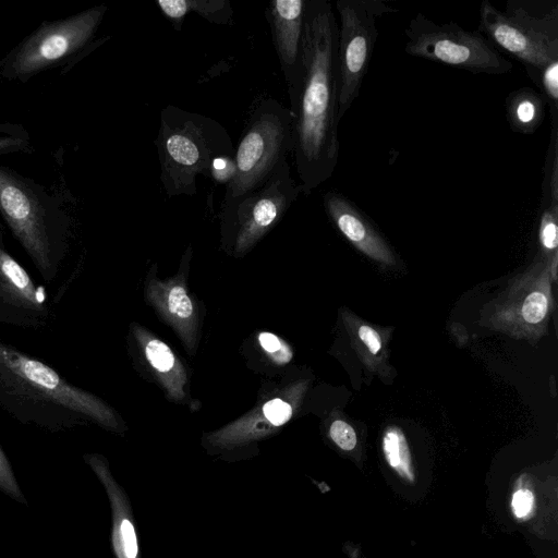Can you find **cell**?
<instances>
[{"instance_id": "obj_1", "label": "cell", "mask_w": 558, "mask_h": 558, "mask_svg": "<svg viewBox=\"0 0 558 558\" xmlns=\"http://www.w3.org/2000/svg\"><path fill=\"white\" fill-rule=\"evenodd\" d=\"M337 47L331 2L306 0L301 64L288 86L292 155L304 195L330 179L339 160Z\"/></svg>"}, {"instance_id": "obj_2", "label": "cell", "mask_w": 558, "mask_h": 558, "mask_svg": "<svg viewBox=\"0 0 558 558\" xmlns=\"http://www.w3.org/2000/svg\"><path fill=\"white\" fill-rule=\"evenodd\" d=\"M0 408L25 425L58 433L89 422L116 428L111 409L56 369L0 340Z\"/></svg>"}, {"instance_id": "obj_3", "label": "cell", "mask_w": 558, "mask_h": 558, "mask_svg": "<svg viewBox=\"0 0 558 558\" xmlns=\"http://www.w3.org/2000/svg\"><path fill=\"white\" fill-rule=\"evenodd\" d=\"M154 143L160 181L169 197L195 195L197 177H210L213 161L234 155L235 149L231 136L218 121L174 105L161 110Z\"/></svg>"}, {"instance_id": "obj_4", "label": "cell", "mask_w": 558, "mask_h": 558, "mask_svg": "<svg viewBox=\"0 0 558 558\" xmlns=\"http://www.w3.org/2000/svg\"><path fill=\"white\" fill-rule=\"evenodd\" d=\"M477 31L520 61L529 76L558 60L557 0H508L502 10L484 0Z\"/></svg>"}, {"instance_id": "obj_5", "label": "cell", "mask_w": 558, "mask_h": 558, "mask_svg": "<svg viewBox=\"0 0 558 558\" xmlns=\"http://www.w3.org/2000/svg\"><path fill=\"white\" fill-rule=\"evenodd\" d=\"M293 150L292 118L274 98L253 110L234 149L235 174L227 184L222 204L263 185Z\"/></svg>"}, {"instance_id": "obj_6", "label": "cell", "mask_w": 558, "mask_h": 558, "mask_svg": "<svg viewBox=\"0 0 558 558\" xmlns=\"http://www.w3.org/2000/svg\"><path fill=\"white\" fill-rule=\"evenodd\" d=\"M0 214L45 282H52L68 252L64 232L33 190L1 167Z\"/></svg>"}, {"instance_id": "obj_7", "label": "cell", "mask_w": 558, "mask_h": 558, "mask_svg": "<svg viewBox=\"0 0 558 558\" xmlns=\"http://www.w3.org/2000/svg\"><path fill=\"white\" fill-rule=\"evenodd\" d=\"M404 34V51L413 57L476 74H506L513 69L512 62L478 31H465L453 21L439 24L417 13Z\"/></svg>"}, {"instance_id": "obj_8", "label": "cell", "mask_w": 558, "mask_h": 558, "mask_svg": "<svg viewBox=\"0 0 558 558\" xmlns=\"http://www.w3.org/2000/svg\"><path fill=\"white\" fill-rule=\"evenodd\" d=\"M339 15L337 72L338 117L347 113L360 94L378 36L377 21L398 9L384 0H337Z\"/></svg>"}, {"instance_id": "obj_9", "label": "cell", "mask_w": 558, "mask_h": 558, "mask_svg": "<svg viewBox=\"0 0 558 558\" xmlns=\"http://www.w3.org/2000/svg\"><path fill=\"white\" fill-rule=\"evenodd\" d=\"M553 281L547 260L537 258L488 306L487 326L517 339H539L554 308Z\"/></svg>"}, {"instance_id": "obj_10", "label": "cell", "mask_w": 558, "mask_h": 558, "mask_svg": "<svg viewBox=\"0 0 558 558\" xmlns=\"http://www.w3.org/2000/svg\"><path fill=\"white\" fill-rule=\"evenodd\" d=\"M302 193L288 160L256 190L222 205L225 226L235 228V247L247 248L283 217Z\"/></svg>"}, {"instance_id": "obj_11", "label": "cell", "mask_w": 558, "mask_h": 558, "mask_svg": "<svg viewBox=\"0 0 558 558\" xmlns=\"http://www.w3.org/2000/svg\"><path fill=\"white\" fill-rule=\"evenodd\" d=\"M106 11V5H98L43 24L17 50L12 60L13 72L32 74L76 52L93 37Z\"/></svg>"}, {"instance_id": "obj_12", "label": "cell", "mask_w": 558, "mask_h": 558, "mask_svg": "<svg viewBox=\"0 0 558 558\" xmlns=\"http://www.w3.org/2000/svg\"><path fill=\"white\" fill-rule=\"evenodd\" d=\"M51 318L45 288L7 251L0 233V324L39 330Z\"/></svg>"}, {"instance_id": "obj_13", "label": "cell", "mask_w": 558, "mask_h": 558, "mask_svg": "<svg viewBox=\"0 0 558 558\" xmlns=\"http://www.w3.org/2000/svg\"><path fill=\"white\" fill-rule=\"evenodd\" d=\"M326 214L340 233L361 253L385 267L397 265L392 247L369 217L337 191L323 195Z\"/></svg>"}, {"instance_id": "obj_14", "label": "cell", "mask_w": 558, "mask_h": 558, "mask_svg": "<svg viewBox=\"0 0 558 558\" xmlns=\"http://www.w3.org/2000/svg\"><path fill=\"white\" fill-rule=\"evenodd\" d=\"M107 495L111 515V547L114 558H143L135 514L124 487L112 474L107 459L99 453L83 456Z\"/></svg>"}, {"instance_id": "obj_15", "label": "cell", "mask_w": 558, "mask_h": 558, "mask_svg": "<svg viewBox=\"0 0 558 558\" xmlns=\"http://www.w3.org/2000/svg\"><path fill=\"white\" fill-rule=\"evenodd\" d=\"M306 0H274L265 15L287 87L299 73Z\"/></svg>"}, {"instance_id": "obj_16", "label": "cell", "mask_w": 558, "mask_h": 558, "mask_svg": "<svg viewBox=\"0 0 558 558\" xmlns=\"http://www.w3.org/2000/svg\"><path fill=\"white\" fill-rule=\"evenodd\" d=\"M547 102L544 96L531 87L511 92L505 100L506 119L513 132L532 134L542 125Z\"/></svg>"}, {"instance_id": "obj_17", "label": "cell", "mask_w": 558, "mask_h": 558, "mask_svg": "<svg viewBox=\"0 0 558 558\" xmlns=\"http://www.w3.org/2000/svg\"><path fill=\"white\" fill-rule=\"evenodd\" d=\"M345 324L351 333L353 348L363 363L372 372L385 375L388 368L384 330L350 314L345 318Z\"/></svg>"}, {"instance_id": "obj_18", "label": "cell", "mask_w": 558, "mask_h": 558, "mask_svg": "<svg viewBox=\"0 0 558 558\" xmlns=\"http://www.w3.org/2000/svg\"><path fill=\"white\" fill-rule=\"evenodd\" d=\"M384 458L390 469L404 482H415L410 447L403 430L397 426L385 429L381 438Z\"/></svg>"}, {"instance_id": "obj_19", "label": "cell", "mask_w": 558, "mask_h": 558, "mask_svg": "<svg viewBox=\"0 0 558 558\" xmlns=\"http://www.w3.org/2000/svg\"><path fill=\"white\" fill-rule=\"evenodd\" d=\"M541 207L538 222L541 257L547 260L555 282L557 280L558 257V198L542 197Z\"/></svg>"}, {"instance_id": "obj_20", "label": "cell", "mask_w": 558, "mask_h": 558, "mask_svg": "<svg viewBox=\"0 0 558 558\" xmlns=\"http://www.w3.org/2000/svg\"><path fill=\"white\" fill-rule=\"evenodd\" d=\"M189 12H195L207 22L231 25L233 9L229 0H187Z\"/></svg>"}, {"instance_id": "obj_21", "label": "cell", "mask_w": 558, "mask_h": 558, "mask_svg": "<svg viewBox=\"0 0 558 558\" xmlns=\"http://www.w3.org/2000/svg\"><path fill=\"white\" fill-rule=\"evenodd\" d=\"M530 78L541 88L549 109L558 110V60L546 64Z\"/></svg>"}, {"instance_id": "obj_22", "label": "cell", "mask_w": 558, "mask_h": 558, "mask_svg": "<svg viewBox=\"0 0 558 558\" xmlns=\"http://www.w3.org/2000/svg\"><path fill=\"white\" fill-rule=\"evenodd\" d=\"M0 490L13 500L27 505V499L23 494L12 465L0 446Z\"/></svg>"}, {"instance_id": "obj_23", "label": "cell", "mask_w": 558, "mask_h": 558, "mask_svg": "<svg viewBox=\"0 0 558 558\" xmlns=\"http://www.w3.org/2000/svg\"><path fill=\"white\" fill-rule=\"evenodd\" d=\"M145 354L151 366L161 372L169 371L174 364L172 351L160 340H150L145 348Z\"/></svg>"}, {"instance_id": "obj_24", "label": "cell", "mask_w": 558, "mask_h": 558, "mask_svg": "<svg viewBox=\"0 0 558 558\" xmlns=\"http://www.w3.org/2000/svg\"><path fill=\"white\" fill-rule=\"evenodd\" d=\"M329 437L343 451H352L357 444L354 428L342 420H335L329 426Z\"/></svg>"}, {"instance_id": "obj_25", "label": "cell", "mask_w": 558, "mask_h": 558, "mask_svg": "<svg viewBox=\"0 0 558 558\" xmlns=\"http://www.w3.org/2000/svg\"><path fill=\"white\" fill-rule=\"evenodd\" d=\"M535 507V497L531 489L520 487L513 492L511 497V510L519 520L527 519Z\"/></svg>"}, {"instance_id": "obj_26", "label": "cell", "mask_w": 558, "mask_h": 558, "mask_svg": "<svg viewBox=\"0 0 558 558\" xmlns=\"http://www.w3.org/2000/svg\"><path fill=\"white\" fill-rule=\"evenodd\" d=\"M162 14L171 22L174 29L180 31L189 12L187 0H158Z\"/></svg>"}, {"instance_id": "obj_27", "label": "cell", "mask_w": 558, "mask_h": 558, "mask_svg": "<svg viewBox=\"0 0 558 558\" xmlns=\"http://www.w3.org/2000/svg\"><path fill=\"white\" fill-rule=\"evenodd\" d=\"M235 174L234 155L216 158L210 167V177L216 183L228 184Z\"/></svg>"}, {"instance_id": "obj_28", "label": "cell", "mask_w": 558, "mask_h": 558, "mask_svg": "<svg viewBox=\"0 0 558 558\" xmlns=\"http://www.w3.org/2000/svg\"><path fill=\"white\" fill-rule=\"evenodd\" d=\"M168 304L170 312L180 318H189L193 313L192 302L181 286L170 290Z\"/></svg>"}, {"instance_id": "obj_29", "label": "cell", "mask_w": 558, "mask_h": 558, "mask_svg": "<svg viewBox=\"0 0 558 558\" xmlns=\"http://www.w3.org/2000/svg\"><path fill=\"white\" fill-rule=\"evenodd\" d=\"M266 418L275 426H280L288 422L292 414L289 403L281 399H272L263 407Z\"/></svg>"}, {"instance_id": "obj_30", "label": "cell", "mask_w": 558, "mask_h": 558, "mask_svg": "<svg viewBox=\"0 0 558 558\" xmlns=\"http://www.w3.org/2000/svg\"><path fill=\"white\" fill-rule=\"evenodd\" d=\"M258 340L262 348L270 354L278 352L282 347L279 338L270 332H262Z\"/></svg>"}, {"instance_id": "obj_31", "label": "cell", "mask_w": 558, "mask_h": 558, "mask_svg": "<svg viewBox=\"0 0 558 558\" xmlns=\"http://www.w3.org/2000/svg\"><path fill=\"white\" fill-rule=\"evenodd\" d=\"M19 144L20 141H16V138L0 137V151L9 150L11 148L16 149Z\"/></svg>"}, {"instance_id": "obj_32", "label": "cell", "mask_w": 558, "mask_h": 558, "mask_svg": "<svg viewBox=\"0 0 558 558\" xmlns=\"http://www.w3.org/2000/svg\"><path fill=\"white\" fill-rule=\"evenodd\" d=\"M351 558H357V557H353V556H352Z\"/></svg>"}]
</instances>
